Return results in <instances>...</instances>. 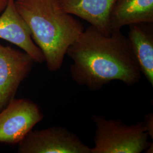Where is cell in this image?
Returning a JSON list of instances; mask_svg holds the SVG:
<instances>
[{"instance_id":"6da1fadb","label":"cell","mask_w":153,"mask_h":153,"mask_svg":"<svg viewBox=\"0 0 153 153\" xmlns=\"http://www.w3.org/2000/svg\"><path fill=\"white\" fill-rule=\"evenodd\" d=\"M66 55L73 61L72 79L92 91L114 81L133 86L141 78L128 39L121 30L106 35L90 25L70 46Z\"/></svg>"},{"instance_id":"7a4b0ae2","label":"cell","mask_w":153,"mask_h":153,"mask_svg":"<svg viewBox=\"0 0 153 153\" xmlns=\"http://www.w3.org/2000/svg\"><path fill=\"white\" fill-rule=\"evenodd\" d=\"M15 4L48 69H60L69 48L85 29L82 23L63 9L59 0H15Z\"/></svg>"},{"instance_id":"3957f363","label":"cell","mask_w":153,"mask_h":153,"mask_svg":"<svg viewBox=\"0 0 153 153\" xmlns=\"http://www.w3.org/2000/svg\"><path fill=\"white\" fill-rule=\"evenodd\" d=\"M96 129L91 153H141L152 143L143 121L128 126L120 119L92 116Z\"/></svg>"},{"instance_id":"277c9868","label":"cell","mask_w":153,"mask_h":153,"mask_svg":"<svg viewBox=\"0 0 153 153\" xmlns=\"http://www.w3.org/2000/svg\"><path fill=\"white\" fill-rule=\"evenodd\" d=\"M43 119L42 110L33 100L13 99L0 111V143L18 145Z\"/></svg>"},{"instance_id":"5b68a950","label":"cell","mask_w":153,"mask_h":153,"mask_svg":"<svg viewBox=\"0 0 153 153\" xmlns=\"http://www.w3.org/2000/svg\"><path fill=\"white\" fill-rule=\"evenodd\" d=\"M19 153H91L86 145L72 131L62 126L31 131L18 144Z\"/></svg>"},{"instance_id":"8992f818","label":"cell","mask_w":153,"mask_h":153,"mask_svg":"<svg viewBox=\"0 0 153 153\" xmlns=\"http://www.w3.org/2000/svg\"><path fill=\"white\" fill-rule=\"evenodd\" d=\"M35 63L25 51L0 44V111L15 98Z\"/></svg>"},{"instance_id":"52a82bcc","label":"cell","mask_w":153,"mask_h":153,"mask_svg":"<svg viewBox=\"0 0 153 153\" xmlns=\"http://www.w3.org/2000/svg\"><path fill=\"white\" fill-rule=\"evenodd\" d=\"M0 38L19 47L35 62H44V55L34 43L27 24L17 10L15 0H7L5 9L0 14Z\"/></svg>"},{"instance_id":"ba28073f","label":"cell","mask_w":153,"mask_h":153,"mask_svg":"<svg viewBox=\"0 0 153 153\" xmlns=\"http://www.w3.org/2000/svg\"><path fill=\"white\" fill-rule=\"evenodd\" d=\"M117 0H59L63 9L88 22L104 35L111 33L109 16Z\"/></svg>"},{"instance_id":"9c48e42d","label":"cell","mask_w":153,"mask_h":153,"mask_svg":"<svg viewBox=\"0 0 153 153\" xmlns=\"http://www.w3.org/2000/svg\"><path fill=\"white\" fill-rule=\"evenodd\" d=\"M151 24L129 26L127 38L141 74L153 86V31Z\"/></svg>"},{"instance_id":"30bf717a","label":"cell","mask_w":153,"mask_h":153,"mask_svg":"<svg viewBox=\"0 0 153 153\" xmlns=\"http://www.w3.org/2000/svg\"><path fill=\"white\" fill-rule=\"evenodd\" d=\"M153 23V0H117L109 16L111 31L126 26Z\"/></svg>"},{"instance_id":"8fae6325","label":"cell","mask_w":153,"mask_h":153,"mask_svg":"<svg viewBox=\"0 0 153 153\" xmlns=\"http://www.w3.org/2000/svg\"><path fill=\"white\" fill-rule=\"evenodd\" d=\"M145 128L148 131L149 137L153 138V114L149 113L145 116V120L143 121Z\"/></svg>"},{"instance_id":"7c38bea8","label":"cell","mask_w":153,"mask_h":153,"mask_svg":"<svg viewBox=\"0 0 153 153\" xmlns=\"http://www.w3.org/2000/svg\"><path fill=\"white\" fill-rule=\"evenodd\" d=\"M7 4V0H0V14L4 10Z\"/></svg>"}]
</instances>
